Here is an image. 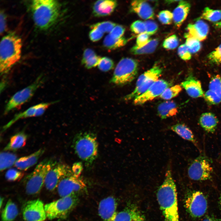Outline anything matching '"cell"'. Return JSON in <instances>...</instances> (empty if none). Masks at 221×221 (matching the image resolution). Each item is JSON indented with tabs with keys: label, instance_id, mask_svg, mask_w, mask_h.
Instances as JSON below:
<instances>
[{
	"label": "cell",
	"instance_id": "cell-50",
	"mask_svg": "<svg viewBox=\"0 0 221 221\" xmlns=\"http://www.w3.org/2000/svg\"><path fill=\"white\" fill-rule=\"evenodd\" d=\"M103 33L96 28L92 29L89 33V37L91 40L94 42L100 39L103 35Z\"/></svg>",
	"mask_w": 221,
	"mask_h": 221
},
{
	"label": "cell",
	"instance_id": "cell-35",
	"mask_svg": "<svg viewBox=\"0 0 221 221\" xmlns=\"http://www.w3.org/2000/svg\"><path fill=\"white\" fill-rule=\"evenodd\" d=\"M181 90V85H176L167 88L160 96L162 99L170 100L176 96Z\"/></svg>",
	"mask_w": 221,
	"mask_h": 221
},
{
	"label": "cell",
	"instance_id": "cell-7",
	"mask_svg": "<svg viewBox=\"0 0 221 221\" xmlns=\"http://www.w3.org/2000/svg\"><path fill=\"white\" fill-rule=\"evenodd\" d=\"M78 200L75 195L61 197L45 205L47 217L50 219L66 218L76 206Z\"/></svg>",
	"mask_w": 221,
	"mask_h": 221
},
{
	"label": "cell",
	"instance_id": "cell-54",
	"mask_svg": "<svg viewBox=\"0 0 221 221\" xmlns=\"http://www.w3.org/2000/svg\"><path fill=\"white\" fill-rule=\"evenodd\" d=\"M215 25L216 28H221V21L215 23Z\"/></svg>",
	"mask_w": 221,
	"mask_h": 221
},
{
	"label": "cell",
	"instance_id": "cell-37",
	"mask_svg": "<svg viewBox=\"0 0 221 221\" xmlns=\"http://www.w3.org/2000/svg\"><path fill=\"white\" fill-rule=\"evenodd\" d=\"M116 25V24L114 22L106 21L97 23L92 25L91 28L92 29H97L104 33H110Z\"/></svg>",
	"mask_w": 221,
	"mask_h": 221
},
{
	"label": "cell",
	"instance_id": "cell-56",
	"mask_svg": "<svg viewBox=\"0 0 221 221\" xmlns=\"http://www.w3.org/2000/svg\"><path fill=\"white\" fill-rule=\"evenodd\" d=\"M3 199L1 197V198H0V208H1V207H2V203H3Z\"/></svg>",
	"mask_w": 221,
	"mask_h": 221
},
{
	"label": "cell",
	"instance_id": "cell-47",
	"mask_svg": "<svg viewBox=\"0 0 221 221\" xmlns=\"http://www.w3.org/2000/svg\"><path fill=\"white\" fill-rule=\"evenodd\" d=\"M178 53L180 57L184 60H188L191 58V53L188 50L185 44L181 45L178 49Z\"/></svg>",
	"mask_w": 221,
	"mask_h": 221
},
{
	"label": "cell",
	"instance_id": "cell-55",
	"mask_svg": "<svg viewBox=\"0 0 221 221\" xmlns=\"http://www.w3.org/2000/svg\"><path fill=\"white\" fill-rule=\"evenodd\" d=\"M180 0H167L166 1V3L169 4L175 2H180Z\"/></svg>",
	"mask_w": 221,
	"mask_h": 221
},
{
	"label": "cell",
	"instance_id": "cell-11",
	"mask_svg": "<svg viewBox=\"0 0 221 221\" xmlns=\"http://www.w3.org/2000/svg\"><path fill=\"white\" fill-rule=\"evenodd\" d=\"M57 189L59 195L62 197L83 191L86 189V185L80 176H76L72 172L62 179Z\"/></svg>",
	"mask_w": 221,
	"mask_h": 221
},
{
	"label": "cell",
	"instance_id": "cell-48",
	"mask_svg": "<svg viewBox=\"0 0 221 221\" xmlns=\"http://www.w3.org/2000/svg\"><path fill=\"white\" fill-rule=\"evenodd\" d=\"M125 31V29L123 26L120 25H116L109 34L112 38H118L122 37Z\"/></svg>",
	"mask_w": 221,
	"mask_h": 221
},
{
	"label": "cell",
	"instance_id": "cell-45",
	"mask_svg": "<svg viewBox=\"0 0 221 221\" xmlns=\"http://www.w3.org/2000/svg\"><path fill=\"white\" fill-rule=\"evenodd\" d=\"M131 30L134 33L138 35L145 33L144 22L137 20L133 22L130 26Z\"/></svg>",
	"mask_w": 221,
	"mask_h": 221
},
{
	"label": "cell",
	"instance_id": "cell-18",
	"mask_svg": "<svg viewBox=\"0 0 221 221\" xmlns=\"http://www.w3.org/2000/svg\"><path fill=\"white\" fill-rule=\"evenodd\" d=\"M186 33L200 41L205 39L209 32V26L203 21L198 20L195 23L189 24L187 28Z\"/></svg>",
	"mask_w": 221,
	"mask_h": 221
},
{
	"label": "cell",
	"instance_id": "cell-28",
	"mask_svg": "<svg viewBox=\"0 0 221 221\" xmlns=\"http://www.w3.org/2000/svg\"><path fill=\"white\" fill-rule=\"evenodd\" d=\"M27 135L23 132H21L13 135L10 142L5 147V151H15L24 147L26 143Z\"/></svg>",
	"mask_w": 221,
	"mask_h": 221
},
{
	"label": "cell",
	"instance_id": "cell-52",
	"mask_svg": "<svg viewBox=\"0 0 221 221\" xmlns=\"http://www.w3.org/2000/svg\"><path fill=\"white\" fill-rule=\"evenodd\" d=\"M0 33H1L4 31L6 27V19L5 16L2 12L0 13Z\"/></svg>",
	"mask_w": 221,
	"mask_h": 221
},
{
	"label": "cell",
	"instance_id": "cell-40",
	"mask_svg": "<svg viewBox=\"0 0 221 221\" xmlns=\"http://www.w3.org/2000/svg\"><path fill=\"white\" fill-rule=\"evenodd\" d=\"M178 39L175 35H171L165 39L163 43V47L167 49H173L179 45Z\"/></svg>",
	"mask_w": 221,
	"mask_h": 221
},
{
	"label": "cell",
	"instance_id": "cell-30",
	"mask_svg": "<svg viewBox=\"0 0 221 221\" xmlns=\"http://www.w3.org/2000/svg\"><path fill=\"white\" fill-rule=\"evenodd\" d=\"M158 43V41L157 39H150L147 43L141 47H138L136 45L133 46L130 52L134 55L151 53L155 51Z\"/></svg>",
	"mask_w": 221,
	"mask_h": 221
},
{
	"label": "cell",
	"instance_id": "cell-57",
	"mask_svg": "<svg viewBox=\"0 0 221 221\" xmlns=\"http://www.w3.org/2000/svg\"><path fill=\"white\" fill-rule=\"evenodd\" d=\"M219 205L221 208V193L219 198Z\"/></svg>",
	"mask_w": 221,
	"mask_h": 221
},
{
	"label": "cell",
	"instance_id": "cell-9",
	"mask_svg": "<svg viewBox=\"0 0 221 221\" xmlns=\"http://www.w3.org/2000/svg\"><path fill=\"white\" fill-rule=\"evenodd\" d=\"M162 72V68L157 65H154L144 72L138 78L134 90L124 97V100L126 101L134 100L144 93L158 79Z\"/></svg>",
	"mask_w": 221,
	"mask_h": 221
},
{
	"label": "cell",
	"instance_id": "cell-8",
	"mask_svg": "<svg viewBox=\"0 0 221 221\" xmlns=\"http://www.w3.org/2000/svg\"><path fill=\"white\" fill-rule=\"evenodd\" d=\"M45 80L44 76H38L32 83L16 93L6 104L4 111V114H7L29 101L37 90L43 84Z\"/></svg>",
	"mask_w": 221,
	"mask_h": 221
},
{
	"label": "cell",
	"instance_id": "cell-39",
	"mask_svg": "<svg viewBox=\"0 0 221 221\" xmlns=\"http://www.w3.org/2000/svg\"><path fill=\"white\" fill-rule=\"evenodd\" d=\"M114 66L113 60L106 57L101 58L98 65V68L101 71L105 72L113 69Z\"/></svg>",
	"mask_w": 221,
	"mask_h": 221
},
{
	"label": "cell",
	"instance_id": "cell-15",
	"mask_svg": "<svg viewBox=\"0 0 221 221\" xmlns=\"http://www.w3.org/2000/svg\"><path fill=\"white\" fill-rule=\"evenodd\" d=\"M170 86V83L166 80L158 79L146 91L134 99V103L136 105H142L147 101L160 96Z\"/></svg>",
	"mask_w": 221,
	"mask_h": 221
},
{
	"label": "cell",
	"instance_id": "cell-36",
	"mask_svg": "<svg viewBox=\"0 0 221 221\" xmlns=\"http://www.w3.org/2000/svg\"><path fill=\"white\" fill-rule=\"evenodd\" d=\"M184 37L186 38L185 44L191 53H195L199 51L201 48L199 41L186 33L184 34Z\"/></svg>",
	"mask_w": 221,
	"mask_h": 221
},
{
	"label": "cell",
	"instance_id": "cell-38",
	"mask_svg": "<svg viewBox=\"0 0 221 221\" xmlns=\"http://www.w3.org/2000/svg\"><path fill=\"white\" fill-rule=\"evenodd\" d=\"M209 89L216 93L221 98V77L219 75L213 77L209 85Z\"/></svg>",
	"mask_w": 221,
	"mask_h": 221
},
{
	"label": "cell",
	"instance_id": "cell-34",
	"mask_svg": "<svg viewBox=\"0 0 221 221\" xmlns=\"http://www.w3.org/2000/svg\"><path fill=\"white\" fill-rule=\"evenodd\" d=\"M200 18L211 22L217 21L221 19V10H213L206 7Z\"/></svg>",
	"mask_w": 221,
	"mask_h": 221
},
{
	"label": "cell",
	"instance_id": "cell-27",
	"mask_svg": "<svg viewBox=\"0 0 221 221\" xmlns=\"http://www.w3.org/2000/svg\"><path fill=\"white\" fill-rule=\"evenodd\" d=\"M159 116L164 119L176 115L178 110L176 104L173 101H166L159 104L157 108Z\"/></svg>",
	"mask_w": 221,
	"mask_h": 221
},
{
	"label": "cell",
	"instance_id": "cell-12",
	"mask_svg": "<svg viewBox=\"0 0 221 221\" xmlns=\"http://www.w3.org/2000/svg\"><path fill=\"white\" fill-rule=\"evenodd\" d=\"M185 205L190 215L195 218L203 215L206 211L207 207L205 196L199 191L192 192L187 198Z\"/></svg>",
	"mask_w": 221,
	"mask_h": 221
},
{
	"label": "cell",
	"instance_id": "cell-1",
	"mask_svg": "<svg viewBox=\"0 0 221 221\" xmlns=\"http://www.w3.org/2000/svg\"><path fill=\"white\" fill-rule=\"evenodd\" d=\"M157 198L164 221H179L176 187L170 165L157 191Z\"/></svg>",
	"mask_w": 221,
	"mask_h": 221
},
{
	"label": "cell",
	"instance_id": "cell-20",
	"mask_svg": "<svg viewBox=\"0 0 221 221\" xmlns=\"http://www.w3.org/2000/svg\"><path fill=\"white\" fill-rule=\"evenodd\" d=\"M45 150L44 148H41L29 155L17 159L14 165V166L20 170H27L37 163Z\"/></svg>",
	"mask_w": 221,
	"mask_h": 221
},
{
	"label": "cell",
	"instance_id": "cell-2",
	"mask_svg": "<svg viewBox=\"0 0 221 221\" xmlns=\"http://www.w3.org/2000/svg\"><path fill=\"white\" fill-rule=\"evenodd\" d=\"M31 8L36 25L42 29L52 26L58 18L60 12L59 3L55 0H34Z\"/></svg>",
	"mask_w": 221,
	"mask_h": 221
},
{
	"label": "cell",
	"instance_id": "cell-42",
	"mask_svg": "<svg viewBox=\"0 0 221 221\" xmlns=\"http://www.w3.org/2000/svg\"><path fill=\"white\" fill-rule=\"evenodd\" d=\"M205 99L212 104H217L221 102V98L214 91L208 90L204 94Z\"/></svg>",
	"mask_w": 221,
	"mask_h": 221
},
{
	"label": "cell",
	"instance_id": "cell-32",
	"mask_svg": "<svg viewBox=\"0 0 221 221\" xmlns=\"http://www.w3.org/2000/svg\"><path fill=\"white\" fill-rule=\"evenodd\" d=\"M17 159L16 155L9 152H1L0 156L1 171L10 168L14 165Z\"/></svg>",
	"mask_w": 221,
	"mask_h": 221
},
{
	"label": "cell",
	"instance_id": "cell-10",
	"mask_svg": "<svg viewBox=\"0 0 221 221\" xmlns=\"http://www.w3.org/2000/svg\"><path fill=\"white\" fill-rule=\"evenodd\" d=\"M213 169L209 159L204 156L197 157L190 163L188 169L189 178L195 181H205L211 179Z\"/></svg>",
	"mask_w": 221,
	"mask_h": 221
},
{
	"label": "cell",
	"instance_id": "cell-41",
	"mask_svg": "<svg viewBox=\"0 0 221 221\" xmlns=\"http://www.w3.org/2000/svg\"><path fill=\"white\" fill-rule=\"evenodd\" d=\"M158 18L162 24L165 25L170 24L173 20V13L168 10H163L158 14Z\"/></svg>",
	"mask_w": 221,
	"mask_h": 221
},
{
	"label": "cell",
	"instance_id": "cell-46",
	"mask_svg": "<svg viewBox=\"0 0 221 221\" xmlns=\"http://www.w3.org/2000/svg\"><path fill=\"white\" fill-rule=\"evenodd\" d=\"M144 22L145 25V33L149 35H153L157 32L158 27L155 22L150 20L146 21Z\"/></svg>",
	"mask_w": 221,
	"mask_h": 221
},
{
	"label": "cell",
	"instance_id": "cell-3",
	"mask_svg": "<svg viewBox=\"0 0 221 221\" xmlns=\"http://www.w3.org/2000/svg\"><path fill=\"white\" fill-rule=\"evenodd\" d=\"M21 39L14 34L3 37L0 44V72L7 73L20 60L22 48Z\"/></svg>",
	"mask_w": 221,
	"mask_h": 221
},
{
	"label": "cell",
	"instance_id": "cell-29",
	"mask_svg": "<svg viewBox=\"0 0 221 221\" xmlns=\"http://www.w3.org/2000/svg\"><path fill=\"white\" fill-rule=\"evenodd\" d=\"M101 57L90 48L85 50L82 60V63L87 68L90 69L98 65Z\"/></svg>",
	"mask_w": 221,
	"mask_h": 221
},
{
	"label": "cell",
	"instance_id": "cell-22",
	"mask_svg": "<svg viewBox=\"0 0 221 221\" xmlns=\"http://www.w3.org/2000/svg\"><path fill=\"white\" fill-rule=\"evenodd\" d=\"M117 5L115 0H100L96 1L93 7V12L96 17H103L111 14Z\"/></svg>",
	"mask_w": 221,
	"mask_h": 221
},
{
	"label": "cell",
	"instance_id": "cell-5",
	"mask_svg": "<svg viewBox=\"0 0 221 221\" xmlns=\"http://www.w3.org/2000/svg\"><path fill=\"white\" fill-rule=\"evenodd\" d=\"M57 163L54 160L47 158L40 162L33 171L24 179L26 193L33 195L38 193L44 184L46 177L52 168Z\"/></svg>",
	"mask_w": 221,
	"mask_h": 221
},
{
	"label": "cell",
	"instance_id": "cell-26",
	"mask_svg": "<svg viewBox=\"0 0 221 221\" xmlns=\"http://www.w3.org/2000/svg\"><path fill=\"white\" fill-rule=\"evenodd\" d=\"M170 129L181 138L191 142L199 148L197 142L192 132L184 124L177 123L171 126Z\"/></svg>",
	"mask_w": 221,
	"mask_h": 221
},
{
	"label": "cell",
	"instance_id": "cell-51",
	"mask_svg": "<svg viewBox=\"0 0 221 221\" xmlns=\"http://www.w3.org/2000/svg\"><path fill=\"white\" fill-rule=\"evenodd\" d=\"M83 168L82 164L80 162L75 163L73 165L72 170L73 174L77 176H80Z\"/></svg>",
	"mask_w": 221,
	"mask_h": 221
},
{
	"label": "cell",
	"instance_id": "cell-6",
	"mask_svg": "<svg viewBox=\"0 0 221 221\" xmlns=\"http://www.w3.org/2000/svg\"><path fill=\"white\" fill-rule=\"evenodd\" d=\"M138 68L137 60L131 58H123L117 64L110 82L118 86L129 83L136 77Z\"/></svg>",
	"mask_w": 221,
	"mask_h": 221
},
{
	"label": "cell",
	"instance_id": "cell-25",
	"mask_svg": "<svg viewBox=\"0 0 221 221\" xmlns=\"http://www.w3.org/2000/svg\"><path fill=\"white\" fill-rule=\"evenodd\" d=\"M200 124L206 131L212 133L215 131L218 120L215 115L211 112L202 114L199 120Z\"/></svg>",
	"mask_w": 221,
	"mask_h": 221
},
{
	"label": "cell",
	"instance_id": "cell-31",
	"mask_svg": "<svg viewBox=\"0 0 221 221\" xmlns=\"http://www.w3.org/2000/svg\"><path fill=\"white\" fill-rule=\"evenodd\" d=\"M18 214V210L16 204L11 200L7 202L1 215L2 221H12Z\"/></svg>",
	"mask_w": 221,
	"mask_h": 221
},
{
	"label": "cell",
	"instance_id": "cell-19",
	"mask_svg": "<svg viewBox=\"0 0 221 221\" xmlns=\"http://www.w3.org/2000/svg\"><path fill=\"white\" fill-rule=\"evenodd\" d=\"M132 11L137 14L141 18L147 20L153 19L154 14L153 8L146 1L134 0L131 3Z\"/></svg>",
	"mask_w": 221,
	"mask_h": 221
},
{
	"label": "cell",
	"instance_id": "cell-44",
	"mask_svg": "<svg viewBox=\"0 0 221 221\" xmlns=\"http://www.w3.org/2000/svg\"><path fill=\"white\" fill-rule=\"evenodd\" d=\"M23 175L22 172L14 169H11L6 173L5 177L8 180L13 181L21 179Z\"/></svg>",
	"mask_w": 221,
	"mask_h": 221
},
{
	"label": "cell",
	"instance_id": "cell-17",
	"mask_svg": "<svg viewBox=\"0 0 221 221\" xmlns=\"http://www.w3.org/2000/svg\"><path fill=\"white\" fill-rule=\"evenodd\" d=\"M117 205L115 198L112 196L105 198L100 201L98 211L103 221H114L118 213Z\"/></svg>",
	"mask_w": 221,
	"mask_h": 221
},
{
	"label": "cell",
	"instance_id": "cell-33",
	"mask_svg": "<svg viewBox=\"0 0 221 221\" xmlns=\"http://www.w3.org/2000/svg\"><path fill=\"white\" fill-rule=\"evenodd\" d=\"M127 42V39L123 37L114 38L112 37L109 34L104 38L103 45L108 49H115L123 46Z\"/></svg>",
	"mask_w": 221,
	"mask_h": 221
},
{
	"label": "cell",
	"instance_id": "cell-43",
	"mask_svg": "<svg viewBox=\"0 0 221 221\" xmlns=\"http://www.w3.org/2000/svg\"><path fill=\"white\" fill-rule=\"evenodd\" d=\"M207 57L211 62L216 64L221 63V44L210 52Z\"/></svg>",
	"mask_w": 221,
	"mask_h": 221
},
{
	"label": "cell",
	"instance_id": "cell-21",
	"mask_svg": "<svg viewBox=\"0 0 221 221\" xmlns=\"http://www.w3.org/2000/svg\"><path fill=\"white\" fill-rule=\"evenodd\" d=\"M114 221H146L143 214L136 207H128L118 212Z\"/></svg>",
	"mask_w": 221,
	"mask_h": 221
},
{
	"label": "cell",
	"instance_id": "cell-16",
	"mask_svg": "<svg viewBox=\"0 0 221 221\" xmlns=\"http://www.w3.org/2000/svg\"><path fill=\"white\" fill-rule=\"evenodd\" d=\"M54 103L53 102L40 103L32 106L26 110L16 114L10 121L3 126L2 131L6 130L19 120L42 115L47 109Z\"/></svg>",
	"mask_w": 221,
	"mask_h": 221
},
{
	"label": "cell",
	"instance_id": "cell-23",
	"mask_svg": "<svg viewBox=\"0 0 221 221\" xmlns=\"http://www.w3.org/2000/svg\"><path fill=\"white\" fill-rule=\"evenodd\" d=\"M181 85L192 98H197L204 96V94L201 83L193 77H189L181 83Z\"/></svg>",
	"mask_w": 221,
	"mask_h": 221
},
{
	"label": "cell",
	"instance_id": "cell-4",
	"mask_svg": "<svg viewBox=\"0 0 221 221\" xmlns=\"http://www.w3.org/2000/svg\"><path fill=\"white\" fill-rule=\"evenodd\" d=\"M74 149L78 157L87 166L91 165L98 153V143L96 135L90 132L79 133L75 137Z\"/></svg>",
	"mask_w": 221,
	"mask_h": 221
},
{
	"label": "cell",
	"instance_id": "cell-24",
	"mask_svg": "<svg viewBox=\"0 0 221 221\" xmlns=\"http://www.w3.org/2000/svg\"><path fill=\"white\" fill-rule=\"evenodd\" d=\"M191 5L186 1L180 0L173 14V21L175 25L180 27L186 19L190 10Z\"/></svg>",
	"mask_w": 221,
	"mask_h": 221
},
{
	"label": "cell",
	"instance_id": "cell-14",
	"mask_svg": "<svg viewBox=\"0 0 221 221\" xmlns=\"http://www.w3.org/2000/svg\"><path fill=\"white\" fill-rule=\"evenodd\" d=\"M23 216L26 221H44L47 217L44 204L39 199L29 201L26 204Z\"/></svg>",
	"mask_w": 221,
	"mask_h": 221
},
{
	"label": "cell",
	"instance_id": "cell-49",
	"mask_svg": "<svg viewBox=\"0 0 221 221\" xmlns=\"http://www.w3.org/2000/svg\"><path fill=\"white\" fill-rule=\"evenodd\" d=\"M149 35L145 33L138 35L137 38L135 45L138 47H140L147 43L149 40Z\"/></svg>",
	"mask_w": 221,
	"mask_h": 221
},
{
	"label": "cell",
	"instance_id": "cell-53",
	"mask_svg": "<svg viewBox=\"0 0 221 221\" xmlns=\"http://www.w3.org/2000/svg\"><path fill=\"white\" fill-rule=\"evenodd\" d=\"M203 221H221V218L209 217L206 218Z\"/></svg>",
	"mask_w": 221,
	"mask_h": 221
},
{
	"label": "cell",
	"instance_id": "cell-13",
	"mask_svg": "<svg viewBox=\"0 0 221 221\" xmlns=\"http://www.w3.org/2000/svg\"><path fill=\"white\" fill-rule=\"evenodd\" d=\"M72 172V169L68 165L57 162L47 175L44 183L45 188L50 191L54 190L57 188L62 179Z\"/></svg>",
	"mask_w": 221,
	"mask_h": 221
}]
</instances>
